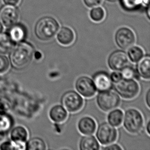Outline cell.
Masks as SVG:
<instances>
[{
	"mask_svg": "<svg viewBox=\"0 0 150 150\" xmlns=\"http://www.w3.org/2000/svg\"><path fill=\"white\" fill-rule=\"evenodd\" d=\"M35 53L33 45L25 42H21L10 51V59L12 67L22 69L30 63Z\"/></svg>",
	"mask_w": 150,
	"mask_h": 150,
	"instance_id": "obj_1",
	"label": "cell"
},
{
	"mask_svg": "<svg viewBox=\"0 0 150 150\" xmlns=\"http://www.w3.org/2000/svg\"><path fill=\"white\" fill-rule=\"evenodd\" d=\"M59 27V23L55 19L51 16H45L37 22L35 34L41 41H49L56 35Z\"/></svg>",
	"mask_w": 150,
	"mask_h": 150,
	"instance_id": "obj_2",
	"label": "cell"
},
{
	"mask_svg": "<svg viewBox=\"0 0 150 150\" xmlns=\"http://www.w3.org/2000/svg\"><path fill=\"white\" fill-rule=\"evenodd\" d=\"M115 91L122 98L130 100L135 98L139 92V86L134 79L122 78L113 86Z\"/></svg>",
	"mask_w": 150,
	"mask_h": 150,
	"instance_id": "obj_3",
	"label": "cell"
},
{
	"mask_svg": "<svg viewBox=\"0 0 150 150\" xmlns=\"http://www.w3.org/2000/svg\"><path fill=\"white\" fill-rule=\"evenodd\" d=\"M124 126L126 130L131 134L140 132L144 125V118L137 110L130 108L127 110L124 115Z\"/></svg>",
	"mask_w": 150,
	"mask_h": 150,
	"instance_id": "obj_4",
	"label": "cell"
},
{
	"mask_svg": "<svg viewBox=\"0 0 150 150\" xmlns=\"http://www.w3.org/2000/svg\"><path fill=\"white\" fill-rule=\"evenodd\" d=\"M96 102L100 109L105 112L115 109L120 105V96L115 92L110 90L100 92L96 98Z\"/></svg>",
	"mask_w": 150,
	"mask_h": 150,
	"instance_id": "obj_5",
	"label": "cell"
},
{
	"mask_svg": "<svg viewBox=\"0 0 150 150\" xmlns=\"http://www.w3.org/2000/svg\"><path fill=\"white\" fill-rule=\"evenodd\" d=\"M61 103L63 107L71 113L79 111L83 105V100L81 96L73 90H69L63 94Z\"/></svg>",
	"mask_w": 150,
	"mask_h": 150,
	"instance_id": "obj_6",
	"label": "cell"
},
{
	"mask_svg": "<svg viewBox=\"0 0 150 150\" xmlns=\"http://www.w3.org/2000/svg\"><path fill=\"white\" fill-rule=\"evenodd\" d=\"M96 135L101 144L107 145L115 142L117 138V132L114 127L105 122L98 126Z\"/></svg>",
	"mask_w": 150,
	"mask_h": 150,
	"instance_id": "obj_7",
	"label": "cell"
},
{
	"mask_svg": "<svg viewBox=\"0 0 150 150\" xmlns=\"http://www.w3.org/2000/svg\"><path fill=\"white\" fill-rule=\"evenodd\" d=\"M115 40L118 47L126 50L134 45L135 42V35L130 29L122 27L117 31Z\"/></svg>",
	"mask_w": 150,
	"mask_h": 150,
	"instance_id": "obj_8",
	"label": "cell"
},
{
	"mask_svg": "<svg viewBox=\"0 0 150 150\" xmlns=\"http://www.w3.org/2000/svg\"><path fill=\"white\" fill-rule=\"evenodd\" d=\"M110 68L114 71H121L129 65V57L125 51L117 50L110 54L108 59Z\"/></svg>",
	"mask_w": 150,
	"mask_h": 150,
	"instance_id": "obj_9",
	"label": "cell"
},
{
	"mask_svg": "<svg viewBox=\"0 0 150 150\" xmlns=\"http://www.w3.org/2000/svg\"><path fill=\"white\" fill-rule=\"evenodd\" d=\"M75 88L77 92L86 98L95 96L97 91L93 80L87 76H82L77 79L75 83Z\"/></svg>",
	"mask_w": 150,
	"mask_h": 150,
	"instance_id": "obj_10",
	"label": "cell"
},
{
	"mask_svg": "<svg viewBox=\"0 0 150 150\" xmlns=\"http://www.w3.org/2000/svg\"><path fill=\"white\" fill-rule=\"evenodd\" d=\"M19 16L18 9L13 5H6L0 9V21L5 26L10 27L16 24Z\"/></svg>",
	"mask_w": 150,
	"mask_h": 150,
	"instance_id": "obj_11",
	"label": "cell"
},
{
	"mask_svg": "<svg viewBox=\"0 0 150 150\" xmlns=\"http://www.w3.org/2000/svg\"><path fill=\"white\" fill-rule=\"evenodd\" d=\"M93 81L96 89L99 92L110 90L113 88V82L110 75L105 71H98L94 74Z\"/></svg>",
	"mask_w": 150,
	"mask_h": 150,
	"instance_id": "obj_12",
	"label": "cell"
},
{
	"mask_svg": "<svg viewBox=\"0 0 150 150\" xmlns=\"http://www.w3.org/2000/svg\"><path fill=\"white\" fill-rule=\"evenodd\" d=\"M10 27L7 34L14 43L24 41L26 37L27 30L23 25L16 23Z\"/></svg>",
	"mask_w": 150,
	"mask_h": 150,
	"instance_id": "obj_13",
	"label": "cell"
},
{
	"mask_svg": "<svg viewBox=\"0 0 150 150\" xmlns=\"http://www.w3.org/2000/svg\"><path fill=\"white\" fill-rule=\"evenodd\" d=\"M78 129L81 134L86 135L93 134L96 129V121L89 116L83 117L78 122Z\"/></svg>",
	"mask_w": 150,
	"mask_h": 150,
	"instance_id": "obj_14",
	"label": "cell"
},
{
	"mask_svg": "<svg viewBox=\"0 0 150 150\" xmlns=\"http://www.w3.org/2000/svg\"><path fill=\"white\" fill-rule=\"evenodd\" d=\"M136 65V72L138 75L144 79H150V59L149 55L144 56Z\"/></svg>",
	"mask_w": 150,
	"mask_h": 150,
	"instance_id": "obj_15",
	"label": "cell"
},
{
	"mask_svg": "<svg viewBox=\"0 0 150 150\" xmlns=\"http://www.w3.org/2000/svg\"><path fill=\"white\" fill-rule=\"evenodd\" d=\"M49 116L53 122L61 123L65 121L68 116L67 110L62 105L53 106L49 111Z\"/></svg>",
	"mask_w": 150,
	"mask_h": 150,
	"instance_id": "obj_16",
	"label": "cell"
},
{
	"mask_svg": "<svg viewBox=\"0 0 150 150\" xmlns=\"http://www.w3.org/2000/svg\"><path fill=\"white\" fill-rule=\"evenodd\" d=\"M74 38L72 30L67 27H62L57 35V40L59 43L65 46L70 45L74 41Z\"/></svg>",
	"mask_w": 150,
	"mask_h": 150,
	"instance_id": "obj_17",
	"label": "cell"
},
{
	"mask_svg": "<svg viewBox=\"0 0 150 150\" xmlns=\"http://www.w3.org/2000/svg\"><path fill=\"white\" fill-rule=\"evenodd\" d=\"M79 149L81 150H97L100 149V146L94 136L87 135L80 140Z\"/></svg>",
	"mask_w": 150,
	"mask_h": 150,
	"instance_id": "obj_18",
	"label": "cell"
},
{
	"mask_svg": "<svg viewBox=\"0 0 150 150\" xmlns=\"http://www.w3.org/2000/svg\"><path fill=\"white\" fill-rule=\"evenodd\" d=\"M14 46V43L7 33H0V53L7 54L10 52Z\"/></svg>",
	"mask_w": 150,
	"mask_h": 150,
	"instance_id": "obj_19",
	"label": "cell"
},
{
	"mask_svg": "<svg viewBox=\"0 0 150 150\" xmlns=\"http://www.w3.org/2000/svg\"><path fill=\"white\" fill-rule=\"evenodd\" d=\"M124 113L121 110H112L108 115V121L113 127H117L121 125L123 121Z\"/></svg>",
	"mask_w": 150,
	"mask_h": 150,
	"instance_id": "obj_20",
	"label": "cell"
},
{
	"mask_svg": "<svg viewBox=\"0 0 150 150\" xmlns=\"http://www.w3.org/2000/svg\"><path fill=\"white\" fill-rule=\"evenodd\" d=\"M10 136L12 140L25 142L28 134L26 128L22 126H18L12 130Z\"/></svg>",
	"mask_w": 150,
	"mask_h": 150,
	"instance_id": "obj_21",
	"label": "cell"
},
{
	"mask_svg": "<svg viewBox=\"0 0 150 150\" xmlns=\"http://www.w3.org/2000/svg\"><path fill=\"white\" fill-rule=\"evenodd\" d=\"M128 57L133 63H137L144 56V52L140 47L133 46L128 50Z\"/></svg>",
	"mask_w": 150,
	"mask_h": 150,
	"instance_id": "obj_22",
	"label": "cell"
},
{
	"mask_svg": "<svg viewBox=\"0 0 150 150\" xmlns=\"http://www.w3.org/2000/svg\"><path fill=\"white\" fill-rule=\"evenodd\" d=\"M26 149L28 150H45L46 149V144L42 138L34 137L27 144Z\"/></svg>",
	"mask_w": 150,
	"mask_h": 150,
	"instance_id": "obj_23",
	"label": "cell"
},
{
	"mask_svg": "<svg viewBox=\"0 0 150 150\" xmlns=\"http://www.w3.org/2000/svg\"><path fill=\"white\" fill-rule=\"evenodd\" d=\"M12 120L10 116L4 112L0 114V132L5 133L12 126Z\"/></svg>",
	"mask_w": 150,
	"mask_h": 150,
	"instance_id": "obj_24",
	"label": "cell"
},
{
	"mask_svg": "<svg viewBox=\"0 0 150 150\" xmlns=\"http://www.w3.org/2000/svg\"><path fill=\"white\" fill-rule=\"evenodd\" d=\"M25 146V142L11 140V142H3L0 146V149L2 150H24L26 149Z\"/></svg>",
	"mask_w": 150,
	"mask_h": 150,
	"instance_id": "obj_25",
	"label": "cell"
},
{
	"mask_svg": "<svg viewBox=\"0 0 150 150\" xmlns=\"http://www.w3.org/2000/svg\"><path fill=\"white\" fill-rule=\"evenodd\" d=\"M122 7L126 10H136L142 5V0H120Z\"/></svg>",
	"mask_w": 150,
	"mask_h": 150,
	"instance_id": "obj_26",
	"label": "cell"
},
{
	"mask_svg": "<svg viewBox=\"0 0 150 150\" xmlns=\"http://www.w3.org/2000/svg\"><path fill=\"white\" fill-rule=\"evenodd\" d=\"M90 16L92 20L95 22H100L105 16V12L103 9L100 7L92 9L90 13Z\"/></svg>",
	"mask_w": 150,
	"mask_h": 150,
	"instance_id": "obj_27",
	"label": "cell"
},
{
	"mask_svg": "<svg viewBox=\"0 0 150 150\" xmlns=\"http://www.w3.org/2000/svg\"><path fill=\"white\" fill-rule=\"evenodd\" d=\"M122 78L126 79H133L136 77V69H134V67L129 64L125 67L124 69H122Z\"/></svg>",
	"mask_w": 150,
	"mask_h": 150,
	"instance_id": "obj_28",
	"label": "cell"
},
{
	"mask_svg": "<svg viewBox=\"0 0 150 150\" xmlns=\"http://www.w3.org/2000/svg\"><path fill=\"white\" fill-rule=\"evenodd\" d=\"M10 66L8 59L3 54L0 53V73L5 72L8 70Z\"/></svg>",
	"mask_w": 150,
	"mask_h": 150,
	"instance_id": "obj_29",
	"label": "cell"
},
{
	"mask_svg": "<svg viewBox=\"0 0 150 150\" xmlns=\"http://www.w3.org/2000/svg\"><path fill=\"white\" fill-rule=\"evenodd\" d=\"M110 77L112 82L116 83L122 79V73L119 71H115L113 72L110 75Z\"/></svg>",
	"mask_w": 150,
	"mask_h": 150,
	"instance_id": "obj_30",
	"label": "cell"
},
{
	"mask_svg": "<svg viewBox=\"0 0 150 150\" xmlns=\"http://www.w3.org/2000/svg\"><path fill=\"white\" fill-rule=\"evenodd\" d=\"M86 6L89 7H94L100 4L102 0H83Z\"/></svg>",
	"mask_w": 150,
	"mask_h": 150,
	"instance_id": "obj_31",
	"label": "cell"
},
{
	"mask_svg": "<svg viewBox=\"0 0 150 150\" xmlns=\"http://www.w3.org/2000/svg\"><path fill=\"white\" fill-rule=\"evenodd\" d=\"M103 149L105 150H122V148L118 144H107V146L103 147Z\"/></svg>",
	"mask_w": 150,
	"mask_h": 150,
	"instance_id": "obj_32",
	"label": "cell"
},
{
	"mask_svg": "<svg viewBox=\"0 0 150 150\" xmlns=\"http://www.w3.org/2000/svg\"><path fill=\"white\" fill-rule=\"evenodd\" d=\"M5 4L15 6L19 3L20 0H3Z\"/></svg>",
	"mask_w": 150,
	"mask_h": 150,
	"instance_id": "obj_33",
	"label": "cell"
},
{
	"mask_svg": "<svg viewBox=\"0 0 150 150\" xmlns=\"http://www.w3.org/2000/svg\"><path fill=\"white\" fill-rule=\"evenodd\" d=\"M146 103L147 105L149 108L150 107V90H148L146 94Z\"/></svg>",
	"mask_w": 150,
	"mask_h": 150,
	"instance_id": "obj_34",
	"label": "cell"
},
{
	"mask_svg": "<svg viewBox=\"0 0 150 150\" xmlns=\"http://www.w3.org/2000/svg\"><path fill=\"white\" fill-rule=\"evenodd\" d=\"M150 0H142V5L144 7L149 6Z\"/></svg>",
	"mask_w": 150,
	"mask_h": 150,
	"instance_id": "obj_35",
	"label": "cell"
},
{
	"mask_svg": "<svg viewBox=\"0 0 150 150\" xmlns=\"http://www.w3.org/2000/svg\"><path fill=\"white\" fill-rule=\"evenodd\" d=\"M146 131L148 133L149 135L150 134V121L149 120L148 123H147V125H146Z\"/></svg>",
	"mask_w": 150,
	"mask_h": 150,
	"instance_id": "obj_36",
	"label": "cell"
},
{
	"mask_svg": "<svg viewBox=\"0 0 150 150\" xmlns=\"http://www.w3.org/2000/svg\"><path fill=\"white\" fill-rule=\"evenodd\" d=\"M5 137V133L0 132V142H1L3 140Z\"/></svg>",
	"mask_w": 150,
	"mask_h": 150,
	"instance_id": "obj_37",
	"label": "cell"
},
{
	"mask_svg": "<svg viewBox=\"0 0 150 150\" xmlns=\"http://www.w3.org/2000/svg\"><path fill=\"white\" fill-rule=\"evenodd\" d=\"M4 109H3V107L2 105V104L1 103H0V114L4 112Z\"/></svg>",
	"mask_w": 150,
	"mask_h": 150,
	"instance_id": "obj_38",
	"label": "cell"
},
{
	"mask_svg": "<svg viewBox=\"0 0 150 150\" xmlns=\"http://www.w3.org/2000/svg\"><path fill=\"white\" fill-rule=\"evenodd\" d=\"M3 29H4V28H3V26L2 25V23H0V33H2L3 31Z\"/></svg>",
	"mask_w": 150,
	"mask_h": 150,
	"instance_id": "obj_39",
	"label": "cell"
},
{
	"mask_svg": "<svg viewBox=\"0 0 150 150\" xmlns=\"http://www.w3.org/2000/svg\"><path fill=\"white\" fill-rule=\"evenodd\" d=\"M108 1H109V2H115L116 1H117V0H107Z\"/></svg>",
	"mask_w": 150,
	"mask_h": 150,
	"instance_id": "obj_40",
	"label": "cell"
}]
</instances>
